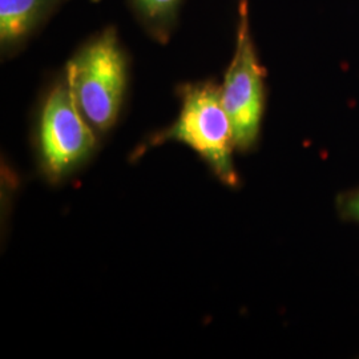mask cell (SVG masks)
I'll use <instances>...</instances> for the list:
<instances>
[{
    "label": "cell",
    "instance_id": "obj_8",
    "mask_svg": "<svg viewBox=\"0 0 359 359\" xmlns=\"http://www.w3.org/2000/svg\"><path fill=\"white\" fill-rule=\"evenodd\" d=\"M90 1H93V3H99L100 0H90Z\"/></svg>",
    "mask_w": 359,
    "mask_h": 359
},
{
    "label": "cell",
    "instance_id": "obj_1",
    "mask_svg": "<svg viewBox=\"0 0 359 359\" xmlns=\"http://www.w3.org/2000/svg\"><path fill=\"white\" fill-rule=\"evenodd\" d=\"M65 75L92 128H112L128 86V55L117 28L107 26L83 43L65 67Z\"/></svg>",
    "mask_w": 359,
    "mask_h": 359
},
{
    "label": "cell",
    "instance_id": "obj_6",
    "mask_svg": "<svg viewBox=\"0 0 359 359\" xmlns=\"http://www.w3.org/2000/svg\"><path fill=\"white\" fill-rule=\"evenodd\" d=\"M142 31L158 44H167L179 23L184 0H127Z\"/></svg>",
    "mask_w": 359,
    "mask_h": 359
},
{
    "label": "cell",
    "instance_id": "obj_3",
    "mask_svg": "<svg viewBox=\"0 0 359 359\" xmlns=\"http://www.w3.org/2000/svg\"><path fill=\"white\" fill-rule=\"evenodd\" d=\"M266 71L257 55L248 0L238 3L236 47L221 84V99L229 116L236 149H252L259 137L265 112Z\"/></svg>",
    "mask_w": 359,
    "mask_h": 359
},
{
    "label": "cell",
    "instance_id": "obj_2",
    "mask_svg": "<svg viewBox=\"0 0 359 359\" xmlns=\"http://www.w3.org/2000/svg\"><path fill=\"white\" fill-rule=\"evenodd\" d=\"M181 109L169 128L160 132L152 144L184 142L206 161L224 184L236 187L238 176L233 164L236 148L231 118L221 99V86L215 81L188 83L179 87Z\"/></svg>",
    "mask_w": 359,
    "mask_h": 359
},
{
    "label": "cell",
    "instance_id": "obj_5",
    "mask_svg": "<svg viewBox=\"0 0 359 359\" xmlns=\"http://www.w3.org/2000/svg\"><path fill=\"white\" fill-rule=\"evenodd\" d=\"M69 0H0V50L8 57L22 51Z\"/></svg>",
    "mask_w": 359,
    "mask_h": 359
},
{
    "label": "cell",
    "instance_id": "obj_4",
    "mask_svg": "<svg viewBox=\"0 0 359 359\" xmlns=\"http://www.w3.org/2000/svg\"><path fill=\"white\" fill-rule=\"evenodd\" d=\"M95 133L63 74L47 92L39 112V154L47 176L63 179L84 163L96 145Z\"/></svg>",
    "mask_w": 359,
    "mask_h": 359
},
{
    "label": "cell",
    "instance_id": "obj_7",
    "mask_svg": "<svg viewBox=\"0 0 359 359\" xmlns=\"http://www.w3.org/2000/svg\"><path fill=\"white\" fill-rule=\"evenodd\" d=\"M337 210L344 219L359 224V188L339 194Z\"/></svg>",
    "mask_w": 359,
    "mask_h": 359
}]
</instances>
